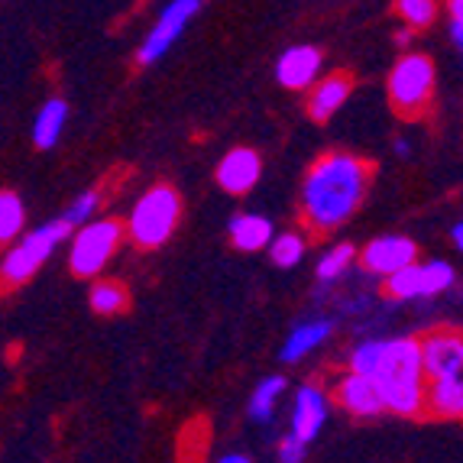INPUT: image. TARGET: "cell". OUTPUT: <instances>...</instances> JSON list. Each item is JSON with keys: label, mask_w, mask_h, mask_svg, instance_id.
<instances>
[{"label": "cell", "mask_w": 463, "mask_h": 463, "mask_svg": "<svg viewBox=\"0 0 463 463\" xmlns=\"http://www.w3.org/2000/svg\"><path fill=\"white\" fill-rule=\"evenodd\" d=\"M373 185V163L347 149H327L308 165L298 192L301 227L311 237L340 231L364 208Z\"/></svg>", "instance_id": "obj_1"}, {"label": "cell", "mask_w": 463, "mask_h": 463, "mask_svg": "<svg viewBox=\"0 0 463 463\" xmlns=\"http://www.w3.org/2000/svg\"><path fill=\"white\" fill-rule=\"evenodd\" d=\"M379 395L389 415L399 418H421L428 402V373L421 360V340L418 337H383L376 370Z\"/></svg>", "instance_id": "obj_2"}, {"label": "cell", "mask_w": 463, "mask_h": 463, "mask_svg": "<svg viewBox=\"0 0 463 463\" xmlns=\"http://www.w3.org/2000/svg\"><path fill=\"white\" fill-rule=\"evenodd\" d=\"M434 91H438V65L421 49L399 52L386 75V98L389 108L402 120H425L431 114Z\"/></svg>", "instance_id": "obj_3"}, {"label": "cell", "mask_w": 463, "mask_h": 463, "mask_svg": "<svg viewBox=\"0 0 463 463\" xmlns=\"http://www.w3.org/2000/svg\"><path fill=\"white\" fill-rule=\"evenodd\" d=\"M178 221H182V194L169 182H159L133 201L130 214L124 221L127 240L143 253H153V250L169 243L172 233L178 231Z\"/></svg>", "instance_id": "obj_4"}, {"label": "cell", "mask_w": 463, "mask_h": 463, "mask_svg": "<svg viewBox=\"0 0 463 463\" xmlns=\"http://www.w3.org/2000/svg\"><path fill=\"white\" fill-rule=\"evenodd\" d=\"M71 233H75V227L62 214L26 231L14 247L4 250V256H0V292H14V288L26 286Z\"/></svg>", "instance_id": "obj_5"}, {"label": "cell", "mask_w": 463, "mask_h": 463, "mask_svg": "<svg viewBox=\"0 0 463 463\" xmlns=\"http://www.w3.org/2000/svg\"><path fill=\"white\" fill-rule=\"evenodd\" d=\"M127 227L117 217H94L88 224L75 227L69 237V269L78 279H100V272L108 269L117 250L124 247Z\"/></svg>", "instance_id": "obj_6"}, {"label": "cell", "mask_w": 463, "mask_h": 463, "mask_svg": "<svg viewBox=\"0 0 463 463\" xmlns=\"http://www.w3.org/2000/svg\"><path fill=\"white\" fill-rule=\"evenodd\" d=\"M204 0H165L159 14H156L153 26L146 30L143 43L137 46V65L149 69V65H159L165 55L175 49V43L188 33V26L198 20Z\"/></svg>", "instance_id": "obj_7"}, {"label": "cell", "mask_w": 463, "mask_h": 463, "mask_svg": "<svg viewBox=\"0 0 463 463\" xmlns=\"http://www.w3.org/2000/svg\"><path fill=\"white\" fill-rule=\"evenodd\" d=\"M457 286V269L448 260H418L383 279V292L392 301H431Z\"/></svg>", "instance_id": "obj_8"}, {"label": "cell", "mask_w": 463, "mask_h": 463, "mask_svg": "<svg viewBox=\"0 0 463 463\" xmlns=\"http://www.w3.org/2000/svg\"><path fill=\"white\" fill-rule=\"evenodd\" d=\"M356 263L366 276H376L383 282L392 272L418 263V243L405 233H379V237L366 240Z\"/></svg>", "instance_id": "obj_9"}, {"label": "cell", "mask_w": 463, "mask_h": 463, "mask_svg": "<svg viewBox=\"0 0 463 463\" xmlns=\"http://www.w3.org/2000/svg\"><path fill=\"white\" fill-rule=\"evenodd\" d=\"M327 418H331V389H325L317 379L301 383L292 402V418H288V434L311 444L317 434L325 431Z\"/></svg>", "instance_id": "obj_10"}, {"label": "cell", "mask_w": 463, "mask_h": 463, "mask_svg": "<svg viewBox=\"0 0 463 463\" xmlns=\"http://www.w3.org/2000/svg\"><path fill=\"white\" fill-rule=\"evenodd\" d=\"M331 402L340 411H347L350 418H379L386 411L376 379L366 376V373H354V370H344L334 379Z\"/></svg>", "instance_id": "obj_11"}, {"label": "cell", "mask_w": 463, "mask_h": 463, "mask_svg": "<svg viewBox=\"0 0 463 463\" xmlns=\"http://www.w3.org/2000/svg\"><path fill=\"white\" fill-rule=\"evenodd\" d=\"M325 75V52L311 43H295L276 59V81L286 91H308Z\"/></svg>", "instance_id": "obj_12"}, {"label": "cell", "mask_w": 463, "mask_h": 463, "mask_svg": "<svg viewBox=\"0 0 463 463\" xmlns=\"http://www.w3.org/2000/svg\"><path fill=\"white\" fill-rule=\"evenodd\" d=\"M214 178L221 192L233 194H250L256 185H260V178H263V156L256 153L253 146H233L221 156V163L214 169Z\"/></svg>", "instance_id": "obj_13"}, {"label": "cell", "mask_w": 463, "mask_h": 463, "mask_svg": "<svg viewBox=\"0 0 463 463\" xmlns=\"http://www.w3.org/2000/svg\"><path fill=\"white\" fill-rule=\"evenodd\" d=\"M421 340V360H425L428 379L454 376L463 373V331L457 327H434Z\"/></svg>", "instance_id": "obj_14"}, {"label": "cell", "mask_w": 463, "mask_h": 463, "mask_svg": "<svg viewBox=\"0 0 463 463\" xmlns=\"http://www.w3.org/2000/svg\"><path fill=\"white\" fill-rule=\"evenodd\" d=\"M308 98H305V110H308V120L315 124H327L340 114V108L350 100L354 94V78L347 71H331V75H321L315 85L308 88Z\"/></svg>", "instance_id": "obj_15"}, {"label": "cell", "mask_w": 463, "mask_h": 463, "mask_svg": "<svg viewBox=\"0 0 463 463\" xmlns=\"http://www.w3.org/2000/svg\"><path fill=\"white\" fill-rule=\"evenodd\" d=\"M334 334V321L331 317H308V321H301L288 331L286 344L279 350V360L288 366L301 364V360H308L315 350H321L331 340Z\"/></svg>", "instance_id": "obj_16"}, {"label": "cell", "mask_w": 463, "mask_h": 463, "mask_svg": "<svg viewBox=\"0 0 463 463\" xmlns=\"http://www.w3.org/2000/svg\"><path fill=\"white\" fill-rule=\"evenodd\" d=\"M227 237H231V247L240 250V253H260V250H269L276 227H272V221L266 214L240 211L227 224Z\"/></svg>", "instance_id": "obj_17"}, {"label": "cell", "mask_w": 463, "mask_h": 463, "mask_svg": "<svg viewBox=\"0 0 463 463\" xmlns=\"http://www.w3.org/2000/svg\"><path fill=\"white\" fill-rule=\"evenodd\" d=\"M425 415L440 418V421H463V373L428 383Z\"/></svg>", "instance_id": "obj_18"}, {"label": "cell", "mask_w": 463, "mask_h": 463, "mask_svg": "<svg viewBox=\"0 0 463 463\" xmlns=\"http://www.w3.org/2000/svg\"><path fill=\"white\" fill-rule=\"evenodd\" d=\"M69 124V104L62 98H49L39 104L33 117V146L36 149H55Z\"/></svg>", "instance_id": "obj_19"}, {"label": "cell", "mask_w": 463, "mask_h": 463, "mask_svg": "<svg viewBox=\"0 0 463 463\" xmlns=\"http://www.w3.org/2000/svg\"><path fill=\"white\" fill-rule=\"evenodd\" d=\"M288 389V379L282 373H272V376H263L256 383V389L250 392L247 402V415L253 418L256 425H272V418H276L279 409V399L286 395Z\"/></svg>", "instance_id": "obj_20"}, {"label": "cell", "mask_w": 463, "mask_h": 463, "mask_svg": "<svg viewBox=\"0 0 463 463\" xmlns=\"http://www.w3.org/2000/svg\"><path fill=\"white\" fill-rule=\"evenodd\" d=\"M88 305H91L94 315L117 317L130 308V292H127V286L117 282V279H94L91 292H88Z\"/></svg>", "instance_id": "obj_21"}, {"label": "cell", "mask_w": 463, "mask_h": 463, "mask_svg": "<svg viewBox=\"0 0 463 463\" xmlns=\"http://www.w3.org/2000/svg\"><path fill=\"white\" fill-rule=\"evenodd\" d=\"M356 260H360V250H356L354 243H334V247H327L325 253H321V260H317L315 279L321 286H334V282H340V279L354 269Z\"/></svg>", "instance_id": "obj_22"}, {"label": "cell", "mask_w": 463, "mask_h": 463, "mask_svg": "<svg viewBox=\"0 0 463 463\" xmlns=\"http://www.w3.org/2000/svg\"><path fill=\"white\" fill-rule=\"evenodd\" d=\"M26 227V204L24 198L10 188H0V253L10 250L16 240L24 237Z\"/></svg>", "instance_id": "obj_23"}, {"label": "cell", "mask_w": 463, "mask_h": 463, "mask_svg": "<svg viewBox=\"0 0 463 463\" xmlns=\"http://www.w3.org/2000/svg\"><path fill=\"white\" fill-rule=\"evenodd\" d=\"M440 10H444L440 0H392V14L399 16V24L415 33L431 30L438 24Z\"/></svg>", "instance_id": "obj_24"}, {"label": "cell", "mask_w": 463, "mask_h": 463, "mask_svg": "<svg viewBox=\"0 0 463 463\" xmlns=\"http://www.w3.org/2000/svg\"><path fill=\"white\" fill-rule=\"evenodd\" d=\"M305 253H308V240H305V233H298V231L276 233L269 243V260H272V266H279V269H295V266L305 260Z\"/></svg>", "instance_id": "obj_25"}, {"label": "cell", "mask_w": 463, "mask_h": 463, "mask_svg": "<svg viewBox=\"0 0 463 463\" xmlns=\"http://www.w3.org/2000/svg\"><path fill=\"white\" fill-rule=\"evenodd\" d=\"M100 201H104V198H100L98 188H88V192L75 194V201H71L69 208L62 211V217L69 221L71 227H81V224H88V221H94V217H98Z\"/></svg>", "instance_id": "obj_26"}, {"label": "cell", "mask_w": 463, "mask_h": 463, "mask_svg": "<svg viewBox=\"0 0 463 463\" xmlns=\"http://www.w3.org/2000/svg\"><path fill=\"white\" fill-rule=\"evenodd\" d=\"M305 457H308V444L298 440L295 434H286V438L276 444V460L279 463H305Z\"/></svg>", "instance_id": "obj_27"}, {"label": "cell", "mask_w": 463, "mask_h": 463, "mask_svg": "<svg viewBox=\"0 0 463 463\" xmlns=\"http://www.w3.org/2000/svg\"><path fill=\"white\" fill-rule=\"evenodd\" d=\"M448 24H463V0H440Z\"/></svg>", "instance_id": "obj_28"}, {"label": "cell", "mask_w": 463, "mask_h": 463, "mask_svg": "<svg viewBox=\"0 0 463 463\" xmlns=\"http://www.w3.org/2000/svg\"><path fill=\"white\" fill-rule=\"evenodd\" d=\"M411 39H415V30H409V26L395 30V46H399L402 52H409V49H411Z\"/></svg>", "instance_id": "obj_29"}, {"label": "cell", "mask_w": 463, "mask_h": 463, "mask_svg": "<svg viewBox=\"0 0 463 463\" xmlns=\"http://www.w3.org/2000/svg\"><path fill=\"white\" fill-rule=\"evenodd\" d=\"M448 36L454 43V49L463 55V24H448Z\"/></svg>", "instance_id": "obj_30"}, {"label": "cell", "mask_w": 463, "mask_h": 463, "mask_svg": "<svg viewBox=\"0 0 463 463\" xmlns=\"http://www.w3.org/2000/svg\"><path fill=\"white\" fill-rule=\"evenodd\" d=\"M214 463H253V457H247V454H240V450H231V454H224V457H217Z\"/></svg>", "instance_id": "obj_31"}, {"label": "cell", "mask_w": 463, "mask_h": 463, "mask_svg": "<svg viewBox=\"0 0 463 463\" xmlns=\"http://www.w3.org/2000/svg\"><path fill=\"white\" fill-rule=\"evenodd\" d=\"M450 240H454V247H457V253L463 256V221H457L454 227H450Z\"/></svg>", "instance_id": "obj_32"}, {"label": "cell", "mask_w": 463, "mask_h": 463, "mask_svg": "<svg viewBox=\"0 0 463 463\" xmlns=\"http://www.w3.org/2000/svg\"><path fill=\"white\" fill-rule=\"evenodd\" d=\"M392 149H395V156H399V159H409V156H411V143H409V139H395V143H392Z\"/></svg>", "instance_id": "obj_33"}]
</instances>
